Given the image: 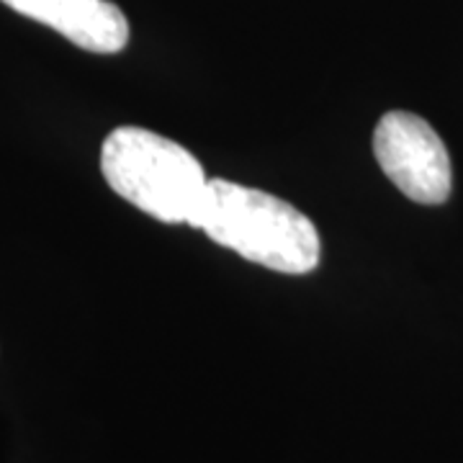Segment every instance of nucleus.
<instances>
[{
	"label": "nucleus",
	"instance_id": "nucleus-2",
	"mask_svg": "<svg viewBox=\"0 0 463 463\" xmlns=\"http://www.w3.org/2000/svg\"><path fill=\"white\" fill-rule=\"evenodd\" d=\"M106 183L165 224H196L209 178L188 149L142 127H118L100 147Z\"/></svg>",
	"mask_w": 463,
	"mask_h": 463
},
{
	"label": "nucleus",
	"instance_id": "nucleus-4",
	"mask_svg": "<svg viewBox=\"0 0 463 463\" xmlns=\"http://www.w3.org/2000/svg\"><path fill=\"white\" fill-rule=\"evenodd\" d=\"M85 52L116 54L129 44V21L111 0H0Z\"/></svg>",
	"mask_w": 463,
	"mask_h": 463
},
{
	"label": "nucleus",
	"instance_id": "nucleus-1",
	"mask_svg": "<svg viewBox=\"0 0 463 463\" xmlns=\"http://www.w3.org/2000/svg\"><path fill=\"white\" fill-rule=\"evenodd\" d=\"M194 227L216 245L279 273L304 276L319 265L322 242L312 219L258 188L212 178Z\"/></svg>",
	"mask_w": 463,
	"mask_h": 463
},
{
	"label": "nucleus",
	"instance_id": "nucleus-3",
	"mask_svg": "<svg viewBox=\"0 0 463 463\" xmlns=\"http://www.w3.org/2000/svg\"><path fill=\"white\" fill-rule=\"evenodd\" d=\"M373 155L407 199L438 206L450 196L453 170L443 139L422 116L389 111L373 132Z\"/></svg>",
	"mask_w": 463,
	"mask_h": 463
}]
</instances>
